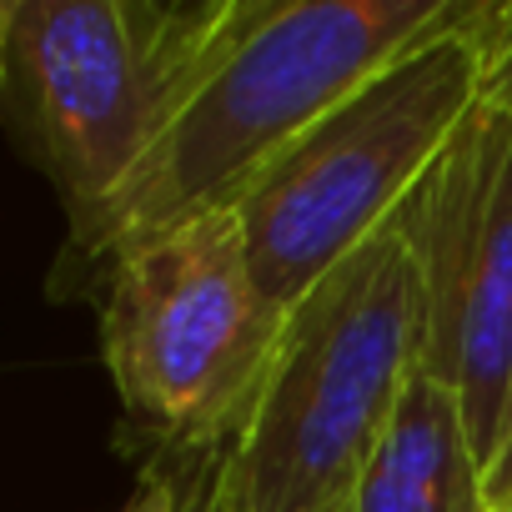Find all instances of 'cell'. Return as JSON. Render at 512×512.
<instances>
[{
	"label": "cell",
	"mask_w": 512,
	"mask_h": 512,
	"mask_svg": "<svg viewBox=\"0 0 512 512\" xmlns=\"http://www.w3.org/2000/svg\"><path fill=\"white\" fill-rule=\"evenodd\" d=\"M462 11L467 0H241L221 51L146 161L96 226L66 241L51 292L91 297L136 241L231 211L307 126Z\"/></svg>",
	"instance_id": "obj_1"
},
{
	"label": "cell",
	"mask_w": 512,
	"mask_h": 512,
	"mask_svg": "<svg viewBox=\"0 0 512 512\" xmlns=\"http://www.w3.org/2000/svg\"><path fill=\"white\" fill-rule=\"evenodd\" d=\"M507 51L512 6L467 0L452 26L387 61L241 191L231 211L277 322L412 201Z\"/></svg>",
	"instance_id": "obj_2"
},
{
	"label": "cell",
	"mask_w": 512,
	"mask_h": 512,
	"mask_svg": "<svg viewBox=\"0 0 512 512\" xmlns=\"http://www.w3.org/2000/svg\"><path fill=\"white\" fill-rule=\"evenodd\" d=\"M427 307L407 206L337 262L277 327L231 447L241 512H347L422 367Z\"/></svg>",
	"instance_id": "obj_3"
},
{
	"label": "cell",
	"mask_w": 512,
	"mask_h": 512,
	"mask_svg": "<svg viewBox=\"0 0 512 512\" xmlns=\"http://www.w3.org/2000/svg\"><path fill=\"white\" fill-rule=\"evenodd\" d=\"M241 0H11L0 116L91 231L221 51Z\"/></svg>",
	"instance_id": "obj_4"
},
{
	"label": "cell",
	"mask_w": 512,
	"mask_h": 512,
	"mask_svg": "<svg viewBox=\"0 0 512 512\" xmlns=\"http://www.w3.org/2000/svg\"><path fill=\"white\" fill-rule=\"evenodd\" d=\"M91 302L101 362L141 452L226 447L282 327L251 282L236 211L136 241L101 272Z\"/></svg>",
	"instance_id": "obj_5"
},
{
	"label": "cell",
	"mask_w": 512,
	"mask_h": 512,
	"mask_svg": "<svg viewBox=\"0 0 512 512\" xmlns=\"http://www.w3.org/2000/svg\"><path fill=\"white\" fill-rule=\"evenodd\" d=\"M422 267V367L457 397L492 457L512 382V51L407 201Z\"/></svg>",
	"instance_id": "obj_6"
},
{
	"label": "cell",
	"mask_w": 512,
	"mask_h": 512,
	"mask_svg": "<svg viewBox=\"0 0 512 512\" xmlns=\"http://www.w3.org/2000/svg\"><path fill=\"white\" fill-rule=\"evenodd\" d=\"M347 512H487L482 457L462 407L427 367L412 372Z\"/></svg>",
	"instance_id": "obj_7"
},
{
	"label": "cell",
	"mask_w": 512,
	"mask_h": 512,
	"mask_svg": "<svg viewBox=\"0 0 512 512\" xmlns=\"http://www.w3.org/2000/svg\"><path fill=\"white\" fill-rule=\"evenodd\" d=\"M141 462L166 467L176 487V512H241L231 487V447H156Z\"/></svg>",
	"instance_id": "obj_8"
},
{
	"label": "cell",
	"mask_w": 512,
	"mask_h": 512,
	"mask_svg": "<svg viewBox=\"0 0 512 512\" xmlns=\"http://www.w3.org/2000/svg\"><path fill=\"white\" fill-rule=\"evenodd\" d=\"M482 487H487V502L512 497V382H507V402H502V422H497V442H492Z\"/></svg>",
	"instance_id": "obj_9"
},
{
	"label": "cell",
	"mask_w": 512,
	"mask_h": 512,
	"mask_svg": "<svg viewBox=\"0 0 512 512\" xmlns=\"http://www.w3.org/2000/svg\"><path fill=\"white\" fill-rule=\"evenodd\" d=\"M116 512H176V487L166 477V467L156 462H141V487L116 507Z\"/></svg>",
	"instance_id": "obj_10"
},
{
	"label": "cell",
	"mask_w": 512,
	"mask_h": 512,
	"mask_svg": "<svg viewBox=\"0 0 512 512\" xmlns=\"http://www.w3.org/2000/svg\"><path fill=\"white\" fill-rule=\"evenodd\" d=\"M487 512H512V497H502V502H487Z\"/></svg>",
	"instance_id": "obj_11"
}]
</instances>
